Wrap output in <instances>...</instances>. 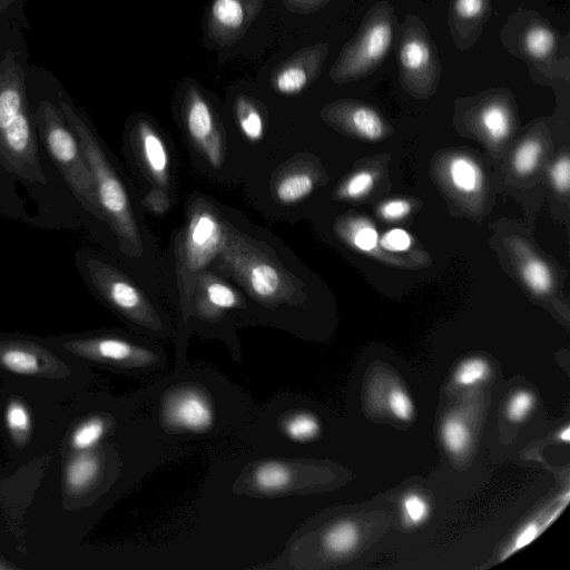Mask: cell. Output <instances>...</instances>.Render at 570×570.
<instances>
[{
    "label": "cell",
    "mask_w": 570,
    "mask_h": 570,
    "mask_svg": "<svg viewBox=\"0 0 570 570\" xmlns=\"http://www.w3.org/2000/svg\"><path fill=\"white\" fill-rule=\"evenodd\" d=\"M481 122L494 141H500L507 137L510 130V120L507 111L497 105L489 106L481 115Z\"/></svg>",
    "instance_id": "d4e9b609"
},
{
    "label": "cell",
    "mask_w": 570,
    "mask_h": 570,
    "mask_svg": "<svg viewBox=\"0 0 570 570\" xmlns=\"http://www.w3.org/2000/svg\"><path fill=\"white\" fill-rule=\"evenodd\" d=\"M166 416L173 424L190 431H203L213 422L209 404L196 392L173 396L167 403Z\"/></svg>",
    "instance_id": "8fae6325"
},
{
    "label": "cell",
    "mask_w": 570,
    "mask_h": 570,
    "mask_svg": "<svg viewBox=\"0 0 570 570\" xmlns=\"http://www.w3.org/2000/svg\"><path fill=\"white\" fill-rule=\"evenodd\" d=\"M391 41L392 27L389 20H368L332 67V78L338 82L364 76L383 59Z\"/></svg>",
    "instance_id": "277c9868"
},
{
    "label": "cell",
    "mask_w": 570,
    "mask_h": 570,
    "mask_svg": "<svg viewBox=\"0 0 570 570\" xmlns=\"http://www.w3.org/2000/svg\"><path fill=\"white\" fill-rule=\"evenodd\" d=\"M551 179L556 188L567 191L570 185V163L568 157L560 158L551 169Z\"/></svg>",
    "instance_id": "74e56055"
},
{
    "label": "cell",
    "mask_w": 570,
    "mask_h": 570,
    "mask_svg": "<svg viewBox=\"0 0 570 570\" xmlns=\"http://www.w3.org/2000/svg\"><path fill=\"white\" fill-rule=\"evenodd\" d=\"M327 45L304 48L276 66L271 75V85L282 95L301 92L318 75Z\"/></svg>",
    "instance_id": "9c48e42d"
},
{
    "label": "cell",
    "mask_w": 570,
    "mask_h": 570,
    "mask_svg": "<svg viewBox=\"0 0 570 570\" xmlns=\"http://www.w3.org/2000/svg\"><path fill=\"white\" fill-rule=\"evenodd\" d=\"M136 135L149 171L155 179L165 185L168 171V154L164 141L146 121L137 124Z\"/></svg>",
    "instance_id": "4fadbf2b"
},
{
    "label": "cell",
    "mask_w": 570,
    "mask_h": 570,
    "mask_svg": "<svg viewBox=\"0 0 570 570\" xmlns=\"http://www.w3.org/2000/svg\"><path fill=\"white\" fill-rule=\"evenodd\" d=\"M0 367L28 376L62 377L67 366L41 345L22 340H0Z\"/></svg>",
    "instance_id": "52a82bcc"
},
{
    "label": "cell",
    "mask_w": 570,
    "mask_h": 570,
    "mask_svg": "<svg viewBox=\"0 0 570 570\" xmlns=\"http://www.w3.org/2000/svg\"><path fill=\"white\" fill-rule=\"evenodd\" d=\"M387 403L391 412L397 419L409 421L413 416L414 406L405 391L401 389L391 390Z\"/></svg>",
    "instance_id": "836d02e7"
},
{
    "label": "cell",
    "mask_w": 570,
    "mask_h": 570,
    "mask_svg": "<svg viewBox=\"0 0 570 570\" xmlns=\"http://www.w3.org/2000/svg\"><path fill=\"white\" fill-rule=\"evenodd\" d=\"M374 176L370 171H360L350 178L343 189V195L350 198L361 197L370 191Z\"/></svg>",
    "instance_id": "d590c367"
},
{
    "label": "cell",
    "mask_w": 570,
    "mask_h": 570,
    "mask_svg": "<svg viewBox=\"0 0 570 570\" xmlns=\"http://www.w3.org/2000/svg\"><path fill=\"white\" fill-rule=\"evenodd\" d=\"M525 49L534 58L548 56L554 47V35L546 27H534L525 36Z\"/></svg>",
    "instance_id": "f1b7e54d"
},
{
    "label": "cell",
    "mask_w": 570,
    "mask_h": 570,
    "mask_svg": "<svg viewBox=\"0 0 570 570\" xmlns=\"http://www.w3.org/2000/svg\"><path fill=\"white\" fill-rule=\"evenodd\" d=\"M24 72L12 52L0 62V164L10 174L45 185Z\"/></svg>",
    "instance_id": "6da1fadb"
},
{
    "label": "cell",
    "mask_w": 570,
    "mask_h": 570,
    "mask_svg": "<svg viewBox=\"0 0 570 570\" xmlns=\"http://www.w3.org/2000/svg\"><path fill=\"white\" fill-rule=\"evenodd\" d=\"M538 533V524L535 522H529L519 531L512 543V547L510 548L509 552H507V556L522 549L523 547L532 542L537 538Z\"/></svg>",
    "instance_id": "60d3db41"
},
{
    "label": "cell",
    "mask_w": 570,
    "mask_h": 570,
    "mask_svg": "<svg viewBox=\"0 0 570 570\" xmlns=\"http://www.w3.org/2000/svg\"><path fill=\"white\" fill-rule=\"evenodd\" d=\"M205 293L208 302L216 308L228 309L235 307L238 303L236 293L220 282L208 284Z\"/></svg>",
    "instance_id": "1f68e13d"
},
{
    "label": "cell",
    "mask_w": 570,
    "mask_h": 570,
    "mask_svg": "<svg viewBox=\"0 0 570 570\" xmlns=\"http://www.w3.org/2000/svg\"><path fill=\"white\" fill-rule=\"evenodd\" d=\"M320 424L317 420L307 413L292 416L285 423V432L294 441H307L317 435Z\"/></svg>",
    "instance_id": "4316f807"
},
{
    "label": "cell",
    "mask_w": 570,
    "mask_h": 570,
    "mask_svg": "<svg viewBox=\"0 0 570 570\" xmlns=\"http://www.w3.org/2000/svg\"><path fill=\"white\" fill-rule=\"evenodd\" d=\"M484 8V0H456L455 11L464 19L478 17Z\"/></svg>",
    "instance_id": "b9f144b4"
},
{
    "label": "cell",
    "mask_w": 570,
    "mask_h": 570,
    "mask_svg": "<svg viewBox=\"0 0 570 570\" xmlns=\"http://www.w3.org/2000/svg\"><path fill=\"white\" fill-rule=\"evenodd\" d=\"M264 0H213L206 31L218 46H230L247 31L261 11Z\"/></svg>",
    "instance_id": "8992f818"
},
{
    "label": "cell",
    "mask_w": 570,
    "mask_h": 570,
    "mask_svg": "<svg viewBox=\"0 0 570 570\" xmlns=\"http://www.w3.org/2000/svg\"><path fill=\"white\" fill-rule=\"evenodd\" d=\"M314 181L306 173H296L283 178L276 187L277 198L286 204L306 197L313 190Z\"/></svg>",
    "instance_id": "d6986e66"
},
{
    "label": "cell",
    "mask_w": 570,
    "mask_h": 570,
    "mask_svg": "<svg viewBox=\"0 0 570 570\" xmlns=\"http://www.w3.org/2000/svg\"><path fill=\"white\" fill-rule=\"evenodd\" d=\"M354 129L363 137L374 140L383 135V122L380 116L371 108L356 107L350 115Z\"/></svg>",
    "instance_id": "cb8c5ba5"
},
{
    "label": "cell",
    "mask_w": 570,
    "mask_h": 570,
    "mask_svg": "<svg viewBox=\"0 0 570 570\" xmlns=\"http://www.w3.org/2000/svg\"><path fill=\"white\" fill-rule=\"evenodd\" d=\"M411 210V205L404 199H394L385 203L381 208V214L389 220H395L404 217Z\"/></svg>",
    "instance_id": "ab89813d"
},
{
    "label": "cell",
    "mask_w": 570,
    "mask_h": 570,
    "mask_svg": "<svg viewBox=\"0 0 570 570\" xmlns=\"http://www.w3.org/2000/svg\"><path fill=\"white\" fill-rule=\"evenodd\" d=\"M541 151L542 148L538 141L529 140L523 142L514 154V169L521 175L531 173L538 165Z\"/></svg>",
    "instance_id": "f546056e"
},
{
    "label": "cell",
    "mask_w": 570,
    "mask_h": 570,
    "mask_svg": "<svg viewBox=\"0 0 570 570\" xmlns=\"http://www.w3.org/2000/svg\"><path fill=\"white\" fill-rule=\"evenodd\" d=\"M185 120L188 132L214 167L222 163L220 137L210 106L203 95L189 87L185 95Z\"/></svg>",
    "instance_id": "ba28073f"
},
{
    "label": "cell",
    "mask_w": 570,
    "mask_h": 570,
    "mask_svg": "<svg viewBox=\"0 0 570 570\" xmlns=\"http://www.w3.org/2000/svg\"><path fill=\"white\" fill-rule=\"evenodd\" d=\"M357 539L358 532L355 524L343 521L330 529L324 538V543L330 552L334 554H345L353 550L357 543Z\"/></svg>",
    "instance_id": "44dd1931"
},
{
    "label": "cell",
    "mask_w": 570,
    "mask_h": 570,
    "mask_svg": "<svg viewBox=\"0 0 570 570\" xmlns=\"http://www.w3.org/2000/svg\"><path fill=\"white\" fill-rule=\"evenodd\" d=\"M453 186L464 193H472L480 186V171L476 165L465 157H456L450 164Z\"/></svg>",
    "instance_id": "ffe728a7"
},
{
    "label": "cell",
    "mask_w": 570,
    "mask_h": 570,
    "mask_svg": "<svg viewBox=\"0 0 570 570\" xmlns=\"http://www.w3.org/2000/svg\"><path fill=\"white\" fill-rule=\"evenodd\" d=\"M559 438L566 442H569V439H570V431H569V426H566L563 431H561V433L559 434Z\"/></svg>",
    "instance_id": "f6af8a7d"
},
{
    "label": "cell",
    "mask_w": 570,
    "mask_h": 570,
    "mask_svg": "<svg viewBox=\"0 0 570 570\" xmlns=\"http://www.w3.org/2000/svg\"><path fill=\"white\" fill-rule=\"evenodd\" d=\"M4 422L14 444L23 446L31 431V416L27 406L19 400H11L4 411Z\"/></svg>",
    "instance_id": "9a60e30c"
},
{
    "label": "cell",
    "mask_w": 570,
    "mask_h": 570,
    "mask_svg": "<svg viewBox=\"0 0 570 570\" xmlns=\"http://www.w3.org/2000/svg\"><path fill=\"white\" fill-rule=\"evenodd\" d=\"M403 512L409 524H420L429 514V505L421 495L411 493L403 500Z\"/></svg>",
    "instance_id": "d6a6232c"
},
{
    "label": "cell",
    "mask_w": 570,
    "mask_h": 570,
    "mask_svg": "<svg viewBox=\"0 0 570 570\" xmlns=\"http://www.w3.org/2000/svg\"><path fill=\"white\" fill-rule=\"evenodd\" d=\"M222 237V226L212 213H196L189 222L185 242L188 266L194 271L205 267L218 252Z\"/></svg>",
    "instance_id": "30bf717a"
},
{
    "label": "cell",
    "mask_w": 570,
    "mask_h": 570,
    "mask_svg": "<svg viewBox=\"0 0 570 570\" xmlns=\"http://www.w3.org/2000/svg\"><path fill=\"white\" fill-rule=\"evenodd\" d=\"M442 439L445 448L452 453H461L469 443V431L463 422L449 419L442 426Z\"/></svg>",
    "instance_id": "83f0119b"
},
{
    "label": "cell",
    "mask_w": 570,
    "mask_h": 570,
    "mask_svg": "<svg viewBox=\"0 0 570 570\" xmlns=\"http://www.w3.org/2000/svg\"><path fill=\"white\" fill-rule=\"evenodd\" d=\"M144 205L157 214H163L168 209L169 199L165 193L154 189L146 195Z\"/></svg>",
    "instance_id": "7bdbcfd3"
},
{
    "label": "cell",
    "mask_w": 570,
    "mask_h": 570,
    "mask_svg": "<svg viewBox=\"0 0 570 570\" xmlns=\"http://www.w3.org/2000/svg\"><path fill=\"white\" fill-rule=\"evenodd\" d=\"M235 111L244 136L252 141L259 140L264 135V121L254 102L245 96H238Z\"/></svg>",
    "instance_id": "e0dca14e"
},
{
    "label": "cell",
    "mask_w": 570,
    "mask_h": 570,
    "mask_svg": "<svg viewBox=\"0 0 570 570\" xmlns=\"http://www.w3.org/2000/svg\"><path fill=\"white\" fill-rule=\"evenodd\" d=\"M16 0H0V10H7Z\"/></svg>",
    "instance_id": "bcb514c9"
},
{
    "label": "cell",
    "mask_w": 570,
    "mask_h": 570,
    "mask_svg": "<svg viewBox=\"0 0 570 570\" xmlns=\"http://www.w3.org/2000/svg\"><path fill=\"white\" fill-rule=\"evenodd\" d=\"M328 0H283L284 6L292 12L307 13L320 9Z\"/></svg>",
    "instance_id": "ee69618b"
},
{
    "label": "cell",
    "mask_w": 570,
    "mask_h": 570,
    "mask_svg": "<svg viewBox=\"0 0 570 570\" xmlns=\"http://www.w3.org/2000/svg\"><path fill=\"white\" fill-rule=\"evenodd\" d=\"M63 347L79 357L114 363L128 361L137 354L131 344L115 337L72 338L63 342Z\"/></svg>",
    "instance_id": "7c38bea8"
},
{
    "label": "cell",
    "mask_w": 570,
    "mask_h": 570,
    "mask_svg": "<svg viewBox=\"0 0 570 570\" xmlns=\"http://www.w3.org/2000/svg\"><path fill=\"white\" fill-rule=\"evenodd\" d=\"M289 471L278 462L262 464L255 473L256 485L264 491H277L289 482Z\"/></svg>",
    "instance_id": "603a6c76"
},
{
    "label": "cell",
    "mask_w": 570,
    "mask_h": 570,
    "mask_svg": "<svg viewBox=\"0 0 570 570\" xmlns=\"http://www.w3.org/2000/svg\"><path fill=\"white\" fill-rule=\"evenodd\" d=\"M431 61V51L425 40L409 38L400 50V62L405 71L417 73Z\"/></svg>",
    "instance_id": "ac0fdd59"
},
{
    "label": "cell",
    "mask_w": 570,
    "mask_h": 570,
    "mask_svg": "<svg viewBox=\"0 0 570 570\" xmlns=\"http://www.w3.org/2000/svg\"><path fill=\"white\" fill-rule=\"evenodd\" d=\"M247 278L252 291L261 298L274 297L282 287V278L277 269L267 263L253 265Z\"/></svg>",
    "instance_id": "2e32d148"
},
{
    "label": "cell",
    "mask_w": 570,
    "mask_h": 570,
    "mask_svg": "<svg viewBox=\"0 0 570 570\" xmlns=\"http://www.w3.org/2000/svg\"><path fill=\"white\" fill-rule=\"evenodd\" d=\"M59 107L71 131L77 137L89 166L105 219L116 233L121 249L127 254L139 255L141 242L127 191L96 132L86 117L62 95H60Z\"/></svg>",
    "instance_id": "7a4b0ae2"
},
{
    "label": "cell",
    "mask_w": 570,
    "mask_h": 570,
    "mask_svg": "<svg viewBox=\"0 0 570 570\" xmlns=\"http://www.w3.org/2000/svg\"><path fill=\"white\" fill-rule=\"evenodd\" d=\"M353 242L358 249L370 252L377 245V233L370 226H363L355 232Z\"/></svg>",
    "instance_id": "f35d334b"
},
{
    "label": "cell",
    "mask_w": 570,
    "mask_h": 570,
    "mask_svg": "<svg viewBox=\"0 0 570 570\" xmlns=\"http://www.w3.org/2000/svg\"><path fill=\"white\" fill-rule=\"evenodd\" d=\"M522 274L529 287L538 294L547 293L552 285L548 266L539 259L528 261L523 266Z\"/></svg>",
    "instance_id": "484cf974"
},
{
    "label": "cell",
    "mask_w": 570,
    "mask_h": 570,
    "mask_svg": "<svg viewBox=\"0 0 570 570\" xmlns=\"http://www.w3.org/2000/svg\"><path fill=\"white\" fill-rule=\"evenodd\" d=\"M533 405V396L527 391L517 392L508 405V416L513 422L523 420Z\"/></svg>",
    "instance_id": "e575fe53"
},
{
    "label": "cell",
    "mask_w": 570,
    "mask_h": 570,
    "mask_svg": "<svg viewBox=\"0 0 570 570\" xmlns=\"http://www.w3.org/2000/svg\"><path fill=\"white\" fill-rule=\"evenodd\" d=\"M106 425L100 417H90L78 425L71 434L70 443L76 451H87L96 445L105 434Z\"/></svg>",
    "instance_id": "7402d4cb"
},
{
    "label": "cell",
    "mask_w": 570,
    "mask_h": 570,
    "mask_svg": "<svg viewBox=\"0 0 570 570\" xmlns=\"http://www.w3.org/2000/svg\"><path fill=\"white\" fill-rule=\"evenodd\" d=\"M411 236L405 230L394 228L382 236L380 244L386 250L403 252L411 246Z\"/></svg>",
    "instance_id": "8d00e7d4"
},
{
    "label": "cell",
    "mask_w": 570,
    "mask_h": 570,
    "mask_svg": "<svg viewBox=\"0 0 570 570\" xmlns=\"http://www.w3.org/2000/svg\"><path fill=\"white\" fill-rule=\"evenodd\" d=\"M33 120L39 138L75 198L94 217L104 219L91 171L60 107L42 100Z\"/></svg>",
    "instance_id": "3957f363"
},
{
    "label": "cell",
    "mask_w": 570,
    "mask_h": 570,
    "mask_svg": "<svg viewBox=\"0 0 570 570\" xmlns=\"http://www.w3.org/2000/svg\"><path fill=\"white\" fill-rule=\"evenodd\" d=\"M0 569H7V566L0 563Z\"/></svg>",
    "instance_id": "7dc6e473"
},
{
    "label": "cell",
    "mask_w": 570,
    "mask_h": 570,
    "mask_svg": "<svg viewBox=\"0 0 570 570\" xmlns=\"http://www.w3.org/2000/svg\"><path fill=\"white\" fill-rule=\"evenodd\" d=\"M100 469L98 456L87 451H78L72 455L63 473L65 487L71 494L86 490L97 478Z\"/></svg>",
    "instance_id": "5bb4252c"
},
{
    "label": "cell",
    "mask_w": 570,
    "mask_h": 570,
    "mask_svg": "<svg viewBox=\"0 0 570 570\" xmlns=\"http://www.w3.org/2000/svg\"><path fill=\"white\" fill-rule=\"evenodd\" d=\"M79 263L91 286L111 306L135 317L148 314L149 306L141 292L118 269L89 255L82 256Z\"/></svg>",
    "instance_id": "5b68a950"
},
{
    "label": "cell",
    "mask_w": 570,
    "mask_h": 570,
    "mask_svg": "<svg viewBox=\"0 0 570 570\" xmlns=\"http://www.w3.org/2000/svg\"><path fill=\"white\" fill-rule=\"evenodd\" d=\"M489 372L488 363L482 358L464 361L458 368L455 381L459 385L471 386L485 379Z\"/></svg>",
    "instance_id": "4dcf8cb0"
}]
</instances>
